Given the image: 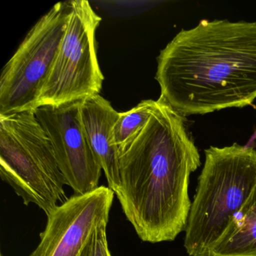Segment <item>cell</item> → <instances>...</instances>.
<instances>
[{"mask_svg": "<svg viewBox=\"0 0 256 256\" xmlns=\"http://www.w3.org/2000/svg\"><path fill=\"white\" fill-rule=\"evenodd\" d=\"M122 210L145 242L172 241L185 230L192 202L190 175L200 155L184 116L162 98L143 131L119 152Z\"/></svg>", "mask_w": 256, "mask_h": 256, "instance_id": "obj_1", "label": "cell"}, {"mask_svg": "<svg viewBox=\"0 0 256 256\" xmlns=\"http://www.w3.org/2000/svg\"><path fill=\"white\" fill-rule=\"evenodd\" d=\"M160 98L182 116L250 106L256 98V22L202 20L157 58Z\"/></svg>", "mask_w": 256, "mask_h": 256, "instance_id": "obj_2", "label": "cell"}, {"mask_svg": "<svg viewBox=\"0 0 256 256\" xmlns=\"http://www.w3.org/2000/svg\"><path fill=\"white\" fill-rule=\"evenodd\" d=\"M204 152L185 228L184 247L190 256H208L256 186V150L234 144Z\"/></svg>", "mask_w": 256, "mask_h": 256, "instance_id": "obj_3", "label": "cell"}, {"mask_svg": "<svg viewBox=\"0 0 256 256\" xmlns=\"http://www.w3.org/2000/svg\"><path fill=\"white\" fill-rule=\"evenodd\" d=\"M0 176L24 204L47 215L68 199L66 181L34 110L0 115Z\"/></svg>", "mask_w": 256, "mask_h": 256, "instance_id": "obj_4", "label": "cell"}, {"mask_svg": "<svg viewBox=\"0 0 256 256\" xmlns=\"http://www.w3.org/2000/svg\"><path fill=\"white\" fill-rule=\"evenodd\" d=\"M65 35L37 108L82 101L100 94L104 76L97 58L96 32L102 18L86 0L70 1Z\"/></svg>", "mask_w": 256, "mask_h": 256, "instance_id": "obj_5", "label": "cell"}, {"mask_svg": "<svg viewBox=\"0 0 256 256\" xmlns=\"http://www.w3.org/2000/svg\"><path fill=\"white\" fill-rule=\"evenodd\" d=\"M70 1L58 2L26 34L0 77V115L35 110L65 35Z\"/></svg>", "mask_w": 256, "mask_h": 256, "instance_id": "obj_6", "label": "cell"}, {"mask_svg": "<svg viewBox=\"0 0 256 256\" xmlns=\"http://www.w3.org/2000/svg\"><path fill=\"white\" fill-rule=\"evenodd\" d=\"M80 103L43 106L34 110L50 139L60 170L76 196L98 188L102 170L85 134Z\"/></svg>", "mask_w": 256, "mask_h": 256, "instance_id": "obj_7", "label": "cell"}, {"mask_svg": "<svg viewBox=\"0 0 256 256\" xmlns=\"http://www.w3.org/2000/svg\"><path fill=\"white\" fill-rule=\"evenodd\" d=\"M114 198L102 186L58 205L47 215L40 244L29 256H80L96 229L108 222Z\"/></svg>", "mask_w": 256, "mask_h": 256, "instance_id": "obj_8", "label": "cell"}, {"mask_svg": "<svg viewBox=\"0 0 256 256\" xmlns=\"http://www.w3.org/2000/svg\"><path fill=\"white\" fill-rule=\"evenodd\" d=\"M110 102L100 94L80 103V115L90 146L101 166L108 187L118 193L120 187L119 150L113 140V127L119 116Z\"/></svg>", "mask_w": 256, "mask_h": 256, "instance_id": "obj_9", "label": "cell"}, {"mask_svg": "<svg viewBox=\"0 0 256 256\" xmlns=\"http://www.w3.org/2000/svg\"><path fill=\"white\" fill-rule=\"evenodd\" d=\"M208 256H256V186Z\"/></svg>", "mask_w": 256, "mask_h": 256, "instance_id": "obj_10", "label": "cell"}, {"mask_svg": "<svg viewBox=\"0 0 256 256\" xmlns=\"http://www.w3.org/2000/svg\"><path fill=\"white\" fill-rule=\"evenodd\" d=\"M156 101L148 100L124 113H120L113 127V140L119 152L140 134L150 119Z\"/></svg>", "mask_w": 256, "mask_h": 256, "instance_id": "obj_11", "label": "cell"}, {"mask_svg": "<svg viewBox=\"0 0 256 256\" xmlns=\"http://www.w3.org/2000/svg\"><path fill=\"white\" fill-rule=\"evenodd\" d=\"M107 224H100L92 234L80 256H112L107 239Z\"/></svg>", "mask_w": 256, "mask_h": 256, "instance_id": "obj_12", "label": "cell"}, {"mask_svg": "<svg viewBox=\"0 0 256 256\" xmlns=\"http://www.w3.org/2000/svg\"><path fill=\"white\" fill-rule=\"evenodd\" d=\"M0 256H4L2 254H0Z\"/></svg>", "mask_w": 256, "mask_h": 256, "instance_id": "obj_13", "label": "cell"}]
</instances>
